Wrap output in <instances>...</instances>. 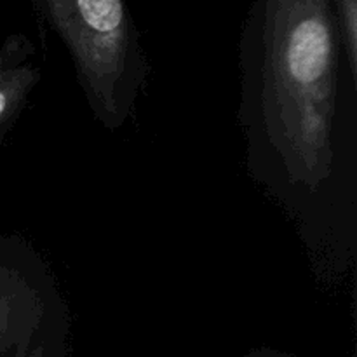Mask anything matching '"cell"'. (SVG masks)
Here are the masks:
<instances>
[{"label": "cell", "mask_w": 357, "mask_h": 357, "mask_svg": "<svg viewBox=\"0 0 357 357\" xmlns=\"http://www.w3.org/2000/svg\"><path fill=\"white\" fill-rule=\"evenodd\" d=\"M244 164L286 213L316 278L357 257V75L333 0H251L239 42Z\"/></svg>", "instance_id": "obj_1"}, {"label": "cell", "mask_w": 357, "mask_h": 357, "mask_svg": "<svg viewBox=\"0 0 357 357\" xmlns=\"http://www.w3.org/2000/svg\"><path fill=\"white\" fill-rule=\"evenodd\" d=\"M33 6L68 49L94 119L110 131L124 128L150 77L126 0H33Z\"/></svg>", "instance_id": "obj_2"}, {"label": "cell", "mask_w": 357, "mask_h": 357, "mask_svg": "<svg viewBox=\"0 0 357 357\" xmlns=\"http://www.w3.org/2000/svg\"><path fill=\"white\" fill-rule=\"evenodd\" d=\"M68 338L51 267L24 241L0 236V357H66Z\"/></svg>", "instance_id": "obj_3"}, {"label": "cell", "mask_w": 357, "mask_h": 357, "mask_svg": "<svg viewBox=\"0 0 357 357\" xmlns=\"http://www.w3.org/2000/svg\"><path fill=\"white\" fill-rule=\"evenodd\" d=\"M37 51L24 33L7 35L0 45V138L23 112L31 91L42 79Z\"/></svg>", "instance_id": "obj_4"}, {"label": "cell", "mask_w": 357, "mask_h": 357, "mask_svg": "<svg viewBox=\"0 0 357 357\" xmlns=\"http://www.w3.org/2000/svg\"><path fill=\"white\" fill-rule=\"evenodd\" d=\"M333 9L349 68L357 75V0H333Z\"/></svg>", "instance_id": "obj_5"}, {"label": "cell", "mask_w": 357, "mask_h": 357, "mask_svg": "<svg viewBox=\"0 0 357 357\" xmlns=\"http://www.w3.org/2000/svg\"><path fill=\"white\" fill-rule=\"evenodd\" d=\"M241 357H296L293 354H288V352L275 351V349H255V351H250L248 354Z\"/></svg>", "instance_id": "obj_6"}]
</instances>
